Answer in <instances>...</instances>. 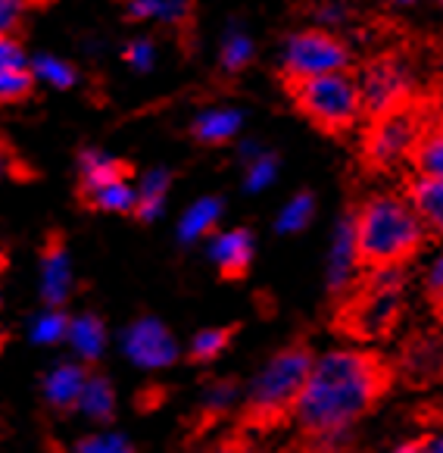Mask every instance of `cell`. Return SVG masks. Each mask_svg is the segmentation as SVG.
I'll return each mask as SVG.
<instances>
[{"instance_id": "cell-1", "label": "cell", "mask_w": 443, "mask_h": 453, "mask_svg": "<svg viewBox=\"0 0 443 453\" xmlns=\"http://www.w3.org/2000/svg\"><path fill=\"white\" fill-rule=\"evenodd\" d=\"M381 391L384 369L378 357L356 347H338L312 363L294 419L316 447L338 450L353 426L378 403Z\"/></svg>"}, {"instance_id": "cell-31", "label": "cell", "mask_w": 443, "mask_h": 453, "mask_svg": "<svg viewBox=\"0 0 443 453\" xmlns=\"http://www.w3.org/2000/svg\"><path fill=\"white\" fill-rule=\"evenodd\" d=\"M34 88V73L28 69H10L0 73V104H19L32 94Z\"/></svg>"}, {"instance_id": "cell-40", "label": "cell", "mask_w": 443, "mask_h": 453, "mask_svg": "<svg viewBox=\"0 0 443 453\" xmlns=\"http://www.w3.org/2000/svg\"><path fill=\"white\" fill-rule=\"evenodd\" d=\"M216 453H256L247 441H228V444L216 447Z\"/></svg>"}, {"instance_id": "cell-17", "label": "cell", "mask_w": 443, "mask_h": 453, "mask_svg": "<svg viewBox=\"0 0 443 453\" xmlns=\"http://www.w3.org/2000/svg\"><path fill=\"white\" fill-rule=\"evenodd\" d=\"M66 341L73 344V350L85 363L100 360V354L106 350V326H103V319H100V316H94V313L75 316V319H69Z\"/></svg>"}, {"instance_id": "cell-9", "label": "cell", "mask_w": 443, "mask_h": 453, "mask_svg": "<svg viewBox=\"0 0 443 453\" xmlns=\"http://www.w3.org/2000/svg\"><path fill=\"white\" fill-rule=\"evenodd\" d=\"M122 350L141 369H165L179 360V344L159 319H138L122 334Z\"/></svg>"}, {"instance_id": "cell-25", "label": "cell", "mask_w": 443, "mask_h": 453, "mask_svg": "<svg viewBox=\"0 0 443 453\" xmlns=\"http://www.w3.org/2000/svg\"><path fill=\"white\" fill-rule=\"evenodd\" d=\"M443 369V344L434 338H418L416 344H409L406 350V372L428 379Z\"/></svg>"}, {"instance_id": "cell-15", "label": "cell", "mask_w": 443, "mask_h": 453, "mask_svg": "<svg viewBox=\"0 0 443 453\" xmlns=\"http://www.w3.org/2000/svg\"><path fill=\"white\" fill-rule=\"evenodd\" d=\"M132 169L128 163L116 160V157L103 154V150H81L79 154V194L94 191L100 185H110V181L128 179Z\"/></svg>"}, {"instance_id": "cell-2", "label": "cell", "mask_w": 443, "mask_h": 453, "mask_svg": "<svg viewBox=\"0 0 443 453\" xmlns=\"http://www.w3.org/2000/svg\"><path fill=\"white\" fill-rule=\"evenodd\" d=\"M363 269L403 266L424 241V222L409 197L375 194L353 216Z\"/></svg>"}, {"instance_id": "cell-7", "label": "cell", "mask_w": 443, "mask_h": 453, "mask_svg": "<svg viewBox=\"0 0 443 453\" xmlns=\"http://www.w3.org/2000/svg\"><path fill=\"white\" fill-rule=\"evenodd\" d=\"M418 141H422V128H418L416 116L406 110H393V113L378 116V122L371 126L369 141H365V157L371 166L391 169L416 154Z\"/></svg>"}, {"instance_id": "cell-10", "label": "cell", "mask_w": 443, "mask_h": 453, "mask_svg": "<svg viewBox=\"0 0 443 453\" xmlns=\"http://www.w3.org/2000/svg\"><path fill=\"white\" fill-rule=\"evenodd\" d=\"M75 294V275L69 247L60 238V232H50L41 247V297L47 307H66Z\"/></svg>"}, {"instance_id": "cell-33", "label": "cell", "mask_w": 443, "mask_h": 453, "mask_svg": "<svg viewBox=\"0 0 443 453\" xmlns=\"http://www.w3.org/2000/svg\"><path fill=\"white\" fill-rule=\"evenodd\" d=\"M122 57H126V63L134 73H150L153 63H157V44H153L150 38H134V41H128Z\"/></svg>"}, {"instance_id": "cell-19", "label": "cell", "mask_w": 443, "mask_h": 453, "mask_svg": "<svg viewBox=\"0 0 443 453\" xmlns=\"http://www.w3.org/2000/svg\"><path fill=\"white\" fill-rule=\"evenodd\" d=\"M79 197H81V203H85V207L100 210V213L126 216V213H134V207H138V191H134L128 179L100 185V188H94V191L79 194Z\"/></svg>"}, {"instance_id": "cell-38", "label": "cell", "mask_w": 443, "mask_h": 453, "mask_svg": "<svg viewBox=\"0 0 443 453\" xmlns=\"http://www.w3.org/2000/svg\"><path fill=\"white\" fill-rule=\"evenodd\" d=\"M316 19L322 22V26H340V22L347 19V7L344 4H338V0H325L322 7L316 10Z\"/></svg>"}, {"instance_id": "cell-24", "label": "cell", "mask_w": 443, "mask_h": 453, "mask_svg": "<svg viewBox=\"0 0 443 453\" xmlns=\"http://www.w3.org/2000/svg\"><path fill=\"white\" fill-rule=\"evenodd\" d=\"M253 38L244 32L241 26H228L225 35H222V47H218V60H222V69L225 73H241V69L250 66L253 60Z\"/></svg>"}, {"instance_id": "cell-16", "label": "cell", "mask_w": 443, "mask_h": 453, "mask_svg": "<svg viewBox=\"0 0 443 453\" xmlns=\"http://www.w3.org/2000/svg\"><path fill=\"white\" fill-rule=\"evenodd\" d=\"M222 197H200L185 210V216L179 219V241L181 244H194V241L206 238L216 232L218 219H222Z\"/></svg>"}, {"instance_id": "cell-20", "label": "cell", "mask_w": 443, "mask_h": 453, "mask_svg": "<svg viewBox=\"0 0 443 453\" xmlns=\"http://www.w3.org/2000/svg\"><path fill=\"white\" fill-rule=\"evenodd\" d=\"M169 185H172V173H169V169H150V173L141 179L138 207H134V216H138L141 222L159 219V213L165 210V197H169Z\"/></svg>"}, {"instance_id": "cell-39", "label": "cell", "mask_w": 443, "mask_h": 453, "mask_svg": "<svg viewBox=\"0 0 443 453\" xmlns=\"http://www.w3.org/2000/svg\"><path fill=\"white\" fill-rule=\"evenodd\" d=\"M422 453H443V432H434L422 441Z\"/></svg>"}, {"instance_id": "cell-23", "label": "cell", "mask_w": 443, "mask_h": 453, "mask_svg": "<svg viewBox=\"0 0 443 453\" xmlns=\"http://www.w3.org/2000/svg\"><path fill=\"white\" fill-rule=\"evenodd\" d=\"M244 160H247L244 181L250 194H259L263 188H269L271 181H275V175H279V157L263 150V147L244 144Z\"/></svg>"}, {"instance_id": "cell-4", "label": "cell", "mask_w": 443, "mask_h": 453, "mask_svg": "<svg viewBox=\"0 0 443 453\" xmlns=\"http://www.w3.org/2000/svg\"><path fill=\"white\" fill-rule=\"evenodd\" d=\"M294 100L309 122L325 132H344L363 113V94L359 81L344 73L316 75V79L294 81Z\"/></svg>"}, {"instance_id": "cell-42", "label": "cell", "mask_w": 443, "mask_h": 453, "mask_svg": "<svg viewBox=\"0 0 443 453\" xmlns=\"http://www.w3.org/2000/svg\"><path fill=\"white\" fill-rule=\"evenodd\" d=\"M387 453H422V444H418V441H403V444H397Z\"/></svg>"}, {"instance_id": "cell-41", "label": "cell", "mask_w": 443, "mask_h": 453, "mask_svg": "<svg viewBox=\"0 0 443 453\" xmlns=\"http://www.w3.org/2000/svg\"><path fill=\"white\" fill-rule=\"evenodd\" d=\"M13 173V157H10V150L4 144H0V179H4V175H10Z\"/></svg>"}, {"instance_id": "cell-43", "label": "cell", "mask_w": 443, "mask_h": 453, "mask_svg": "<svg viewBox=\"0 0 443 453\" xmlns=\"http://www.w3.org/2000/svg\"><path fill=\"white\" fill-rule=\"evenodd\" d=\"M391 4H397V7H416L418 0H391Z\"/></svg>"}, {"instance_id": "cell-32", "label": "cell", "mask_w": 443, "mask_h": 453, "mask_svg": "<svg viewBox=\"0 0 443 453\" xmlns=\"http://www.w3.org/2000/svg\"><path fill=\"white\" fill-rule=\"evenodd\" d=\"M73 453H134V447L128 444L122 434L97 432V434H85L81 441H75Z\"/></svg>"}, {"instance_id": "cell-35", "label": "cell", "mask_w": 443, "mask_h": 453, "mask_svg": "<svg viewBox=\"0 0 443 453\" xmlns=\"http://www.w3.org/2000/svg\"><path fill=\"white\" fill-rule=\"evenodd\" d=\"M234 397H238V388H234L232 381H212L203 397V410L210 416H222L234 403Z\"/></svg>"}, {"instance_id": "cell-8", "label": "cell", "mask_w": 443, "mask_h": 453, "mask_svg": "<svg viewBox=\"0 0 443 453\" xmlns=\"http://www.w3.org/2000/svg\"><path fill=\"white\" fill-rule=\"evenodd\" d=\"M412 91V75L400 60H378L359 79V94L363 107L375 116L403 110L406 97Z\"/></svg>"}, {"instance_id": "cell-6", "label": "cell", "mask_w": 443, "mask_h": 453, "mask_svg": "<svg viewBox=\"0 0 443 453\" xmlns=\"http://www.w3.org/2000/svg\"><path fill=\"white\" fill-rule=\"evenodd\" d=\"M347 63H350L347 44L325 28H306V32L291 35L281 47V69L291 81L344 73Z\"/></svg>"}, {"instance_id": "cell-21", "label": "cell", "mask_w": 443, "mask_h": 453, "mask_svg": "<svg viewBox=\"0 0 443 453\" xmlns=\"http://www.w3.org/2000/svg\"><path fill=\"white\" fill-rule=\"evenodd\" d=\"M412 207L418 210L424 228L443 234V179H418L409 191Z\"/></svg>"}, {"instance_id": "cell-26", "label": "cell", "mask_w": 443, "mask_h": 453, "mask_svg": "<svg viewBox=\"0 0 443 453\" xmlns=\"http://www.w3.org/2000/svg\"><path fill=\"white\" fill-rule=\"evenodd\" d=\"M412 160H416L418 173H422L424 179H443V126L422 134Z\"/></svg>"}, {"instance_id": "cell-11", "label": "cell", "mask_w": 443, "mask_h": 453, "mask_svg": "<svg viewBox=\"0 0 443 453\" xmlns=\"http://www.w3.org/2000/svg\"><path fill=\"white\" fill-rule=\"evenodd\" d=\"M363 269L359 260V247H356V226H353V216L340 219L331 234L328 247V266H325V279H328V291L344 294L353 285V279Z\"/></svg>"}, {"instance_id": "cell-22", "label": "cell", "mask_w": 443, "mask_h": 453, "mask_svg": "<svg viewBox=\"0 0 443 453\" xmlns=\"http://www.w3.org/2000/svg\"><path fill=\"white\" fill-rule=\"evenodd\" d=\"M128 16L138 22L179 26L191 16V0H128Z\"/></svg>"}, {"instance_id": "cell-45", "label": "cell", "mask_w": 443, "mask_h": 453, "mask_svg": "<svg viewBox=\"0 0 443 453\" xmlns=\"http://www.w3.org/2000/svg\"><path fill=\"white\" fill-rule=\"evenodd\" d=\"M0 347H4V328H0Z\"/></svg>"}, {"instance_id": "cell-18", "label": "cell", "mask_w": 443, "mask_h": 453, "mask_svg": "<svg viewBox=\"0 0 443 453\" xmlns=\"http://www.w3.org/2000/svg\"><path fill=\"white\" fill-rule=\"evenodd\" d=\"M79 413L85 416V419L97 422V426H106V422L116 416V391L106 375H97V372L88 375L85 391H81V400H79Z\"/></svg>"}, {"instance_id": "cell-13", "label": "cell", "mask_w": 443, "mask_h": 453, "mask_svg": "<svg viewBox=\"0 0 443 453\" xmlns=\"http://www.w3.org/2000/svg\"><path fill=\"white\" fill-rule=\"evenodd\" d=\"M88 369L81 363H60V366H53L44 379V397L53 410H60V413H73L79 410V400L81 391H85V381H88Z\"/></svg>"}, {"instance_id": "cell-29", "label": "cell", "mask_w": 443, "mask_h": 453, "mask_svg": "<svg viewBox=\"0 0 443 453\" xmlns=\"http://www.w3.org/2000/svg\"><path fill=\"white\" fill-rule=\"evenodd\" d=\"M32 73H34V79H41L44 85H50V88H60V91L73 88L75 79H79V75H75V69L69 66L66 60H60V57H53V54L34 57Z\"/></svg>"}, {"instance_id": "cell-34", "label": "cell", "mask_w": 443, "mask_h": 453, "mask_svg": "<svg viewBox=\"0 0 443 453\" xmlns=\"http://www.w3.org/2000/svg\"><path fill=\"white\" fill-rule=\"evenodd\" d=\"M422 285L431 303L443 310V250H437L428 260V266H424V273H422Z\"/></svg>"}, {"instance_id": "cell-5", "label": "cell", "mask_w": 443, "mask_h": 453, "mask_svg": "<svg viewBox=\"0 0 443 453\" xmlns=\"http://www.w3.org/2000/svg\"><path fill=\"white\" fill-rule=\"evenodd\" d=\"M403 291L406 275L400 273V266L371 269L369 281L356 294V300L350 303V316H347L353 334L356 338H384L400 319Z\"/></svg>"}, {"instance_id": "cell-30", "label": "cell", "mask_w": 443, "mask_h": 453, "mask_svg": "<svg viewBox=\"0 0 443 453\" xmlns=\"http://www.w3.org/2000/svg\"><path fill=\"white\" fill-rule=\"evenodd\" d=\"M232 332H234L232 326H225V328H203V332H200L197 338H194L191 357H194L197 363L216 360V357L228 347V341H232Z\"/></svg>"}, {"instance_id": "cell-12", "label": "cell", "mask_w": 443, "mask_h": 453, "mask_svg": "<svg viewBox=\"0 0 443 453\" xmlns=\"http://www.w3.org/2000/svg\"><path fill=\"white\" fill-rule=\"evenodd\" d=\"M253 234L250 228H232V232H222L212 238L210 244V257L216 263L218 275L228 281H238L250 273V263H253Z\"/></svg>"}, {"instance_id": "cell-28", "label": "cell", "mask_w": 443, "mask_h": 453, "mask_svg": "<svg viewBox=\"0 0 443 453\" xmlns=\"http://www.w3.org/2000/svg\"><path fill=\"white\" fill-rule=\"evenodd\" d=\"M28 334H32L34 344H60L69 334V316L60 307H47L44 313L32 319Z\"/></svg>"}, {"instance_id": "cell-36", "label": "cell", "mask_w": 443, "mask_h": 453, "mask_svg": "<svg viewBox=\"0 0 443 453\" xmlns=\"http://www.w3.org/2000/svg\"><path fill=\"white\" fill-rule=\"evenodd\" d=\"M32 60L26 57L22 44L13 38V35H4L0 38V73H10V69H28Z\"/></svg>"}, {"instance_id": "cell-3", "label": "cell", "mask_w": 443, "mask_h": 453, "mask_svg": "<svg viewBox=\"0 0 443 453\" xmlns=\"http://www.w3.org/2000/svg\"><path fill=\"white\" fill-rule=\"evenodd\" d=\"M312 363H316V357L306 344H291L271 357L250 381V391L244 400V428L265 432V428L281 426L287 416H294Z\"/></svg>"}, {"instance_id": "cell-27", "label": "cell", "mask_w": 443, "mask_h": 453, "mask_svg": "<svg viewBox=\"0 0 443 453\" xmlns=\"http://www.w3.org/2000/svg\"><path fill=\"white\" fill-rule=\"evenodd\" d=\"M312 213H316V200H312L309 191H300L297 197H291L285 203V210L275 219V232L279 234H297L303 232L312 222Z\"/></svg>"}, {"instance_id": "cell-44", "label": "cell", "mask_w": 443, "mask_h": 453, "mask_svg": "<svg viewBox=\"0 0 443 453\" xmlns=\"http://www.w3.org/2000/svg\"><path fill=\"white\" fill-rule=\"evenodd\" d=\"M7 269V254H4V247H0V273Z\"/></svg>"}, {"instance_id": "cell-37", "label": "cell", "mask_w": 443, "mask_h": 453, "mask_svg": "<svg viewBox=\"0 0 443 453\" xmlns=\"http://www.w3.org/2000/svg\"><path fill=\"white\" fill-rule=\"evenodd\" d=\"M28 0H0V38L13 35L16 26L26 19Z\"/></svg>"}, {"instance_id": "cell-14", "label": "cell", "mask_w": 443, "mask_h": 453, "mask_svg": "<svg viewBox=\"0 0 443 453\" xmlns=\"http://www.w3.org/2000/svg\"><path fill=\"white\" fill-rule=\"evenodd\" d=\"M241 126H244V116H241L238 110H232V107H210V110H203L197 119H194L191 132H194V138H197L200 144L222 147V144H228V141L238 138Z\"/></svg>"}]
</instances>
